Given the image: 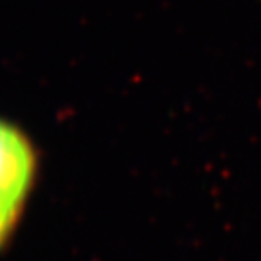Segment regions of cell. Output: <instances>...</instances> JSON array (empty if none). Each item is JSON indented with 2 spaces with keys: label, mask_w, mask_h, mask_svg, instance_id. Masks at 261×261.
I'll return each mask as SVG.
<instances>
[{
  "label": "cell",
  "mask_w": 261,
  "mask_h": 261,
  "mask_svg": "<svg viewBox=\"0 0 261 261\" xmlns=\"http://www.w3.org/2000/svg\"><path fill=\"white\" fill-rule=\"evenodd\" d=\"M36 173L32 143L16 126L0 120V200L22 208Z\"/></svg>",
  "instance_id": "6da1fadb"
},
{
  "label": "cell",
  "mask_w": 261,
  "mask_h": 261,
  "mask_svg": "<svg viewBox=\"0 0 261 261\" xmlns=\"http://www.w3.org/2000/svg\"><path fill=\"white\" fill-rule=\"evenodd\" d=\"M19 211L21 208L13 206V204L0 200V247L5 244V241L13 233Z\"/></svg>",
  "instance_id": "7a4b0ae2"
}]
</instances>
